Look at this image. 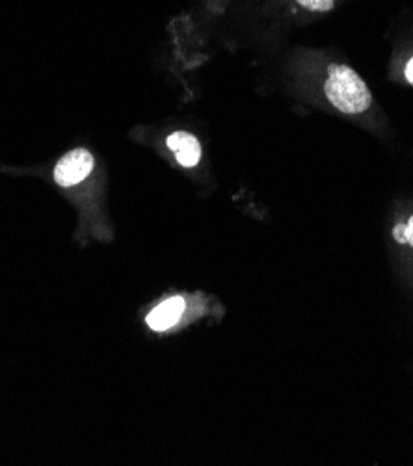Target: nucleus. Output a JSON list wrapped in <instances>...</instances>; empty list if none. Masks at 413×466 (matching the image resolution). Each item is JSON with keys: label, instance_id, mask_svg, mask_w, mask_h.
I'll return each mask as SVG.
<instances>
[{"label": "nucleus", "instance_id": "obj_6", "mask_svg": "<svg viewBox=\"0 0 413 466\" xmlns=\"http://www.w3.org/2000/svg\"><path fill=\"white\" fill-rule=\"evenodd\" d=\"M296 3L311 14H326L336 6V0H296Z\"/></svg>", "mask_w": 413, "mask_h": 466}, {"label": "nucleus", "instance_id": "obj_1", "mask_svg": "<svg viewBox=\"0 0 413 466\" xmlns=\"http://www.w3.org/2000/svg\"><path fill=\"white\" fill-rule=\"evenodd\" d=\"M325 93L330 105L346 116L363 114L373 105V93L369 86L345 64H332L328 67Z\"/></svg>", "mask_w": 413, "mask_h": 466}, {"label": "nucleus", "instance_id": "obj_5", "mask_svg": "<svg viewBox=\"0 0 413 466\" xmlns=\"http://www.w3.org/2000/svg\"><path fill=\"white\" fill-rule=\"evenodd\" d=\"M393 237L398 244L413 248V214L408 218L406 223H398L393 228Z\"/></svg>", "mask_w": 413, "mask_h": 466}, {"label": "nucleus", "instance_id": "obj_4", "mask_svg": "<svg viewBox=\"0 0 413 466\" xmlns=\"http://www.w3.org/2000/svg\"><path fill=\"white\" fill-rule=\"evenodd\" d=\"M166 146L182 167H196L201 160L200 139L187 130L171 132L166 139Z\"/></svg>", "mask_w": 413, "mask_h": 466}, {"label": "nucleus", "instance_id": "obj_7", "mask_svg": "<svg viewBox=\"0 0 413 466\" xmlns=\"http://www.w3.org/2000/svg\"><path fill=\"white\" fill-rule=\"evenodd\" d=\"M404 76L409 84H413V56L409 58V62L406 64V69H404Z\"/></svg>", "mask_w": 413, "mask_h": 466}, {"label": "nucleus", "instance_id": "obj_2", "mask_svg": "<svg viewBox=\"0 0 413 466\" xmlns=\"http://www.w3.org/2000/svg\"><path fill=\"white\" fill-rule=\"evenodd\" d=\"M94 155L88 149H73L66 153L55 166V182L62 188L82 184L94 171Z\"/></svg>", "mask_w": 413, "mask_h": 466}, {"label": "nucleus", "instance_id": "obj_3", "mask_svg": "<svg viewBox=\"0 0 413 466\" xmlns=\"http://www.w3.org/2000/svg\"><path fill=\"white\" fill-rule=\"evenodd\" d=\"M187 312V301L181 296L168 298L166 301L159 303L146 318L148 328L155 333H164L173 329L175 325L181 321V318Z\"/></svg>", "mask_w": 413, "mask_h": 466}]
</instances>
